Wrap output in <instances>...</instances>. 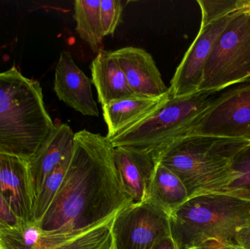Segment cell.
<instances>
[{
    "mask_svg": "<svg viewBox=\"0 0 250 249\" xmlns=\"http://www.w3.org/2000/svg\"><path fill=\"white\" fill-rule=\"evenodd\" d=\"M72 153L67 155L61 163L48 175L42 184L34 205L33 221L39 225L58 192L71 159Z\"/></svg>",
    "mask_w": 250,
    "mask_h": 249,
    "instance_id": "obj_22",
    "label": "cell"
},
{
    "mask_svg": "<svg viewBox=\"0 0 250 249\" xmlns=\"http://www.w3.org/2000/svg\"><path fill=\"white\" fill-rule=\"evenodd\" d=\"M189 199L180 178L158 162L150 184L147 200L170 216Z\"/></svg>",
    "mask_w": 250,
    "mask_h": 249,
    "instance_id": "obj_18",
    "label": "cell"
},
{
    "mask_svg": "<svg viewBox=\"0 0 250 249\" xmlns=\"http://www.w3.org/2000/svg\"><path fill=\"white\" fill-rule=\"evenodd\" d=\"M236 1L237 0H198L202 15L201 24H208L238 12Z\"/></svg>",
    "mask_w": 250,
    "mask_h": 249,
    "instance_id": "obj_23",
    "label": "cell"
},
{
    "mask_svg": "<svg viewBox=\"0 0 250 249\" xmlns=\"http://www.w3.org/2000/svg\"><path fill=\"white\" fill-rule=\"evenodd\" d=\"M237 11L243 13H250V0H237Z\"/></svg>",
    "mask_w": 250,
    "mask_h": 249,
    "instance_id": "obj_29",
    "label": "cell"
},
{
    "mask_svg": "<svg viewBox=\"0 0 250 249\" xmlns=\"http://www.w3.org/2000/svg\"><path fill=\"white\" fill-rule=\"evenodd\" d=\"M0 195L19 220L33 221L35 197L28 160L0 153Z\"/></svg>",
    "mask_w": 250,
    "mask_h": 249,
    "instance_id": "obj_10",
    "label": "cell"
},
{
    "mask_svg": "<svg viewBox=\"0 0 250 249\" xmlns=\"http://www.w3.org/2000/svg\"><path fill=\"white\" fill-rule=\"evenodd\" d=\"M170 97L167 93L160 97L132 96L113 101L102 106L108 127L107 137L111 139L135 125L155 112Z\"/></svg>",
    "mask_w": 250,
    "mask_h": 249,
    "instance_id": "obj_15",
    "label": "cell"
},
{
    "mask_svg": "<svg viewBox=\"0 0 250 249\" xmlns=\"http://www.w3.org/2000/svg\"><path fill=\"white\" fill-rule=\"evenodd\" d=\"M250 141L210 136H180L160 151L158 161L180 178L189 198L218 193L230 181L235 155Z\"/></svg>",
    "mask_w": 250,
    "mask_h": 249,
    "instance_id": "obj_3",
    "label": "cell"
},
{
    "mask_svg": "<svg viewBox=\"0 0 250 249\" xmlns=\"http://www.w3.org/2000/svg\"><path fill=\"white\" fill-rule=\"evenodd\" d=\"M239 12L201 24L196 38L184 56L170 80L168 88L171 97L187 96L199 91L206 64L216 41Z\"/></svg>",
    "mask_w": 250,
    "mask_h": 249,
    "instance_id": "obj_9",
    "label": "cell"
},
{
    "mask_svg": "<svg viewBox=\"0 0 250 249\" xmlns=\"http://www.w3.org/2000/svg\"><path fill=\"white\" fill-rule=\"evenodd\" d=\"M19 219L13 214L5 202L0 195V229L4 227L13 225L19 222Z\"/></svg>",
    "mask_w": 250,
    "mask_h": 249,
    "instance_id": "obj_25",
    "label": "cell"
},
{
    "mask_svg": "<svg viewBox=\"0 0 250 249\" xmlns=\"http://www.w3.org/2000/svg\"><path fill=\"white\" fill-rule=\"evenodd\" d=\"M114 249H153L170 237V216L148 200L125 207L111 225Z\"/></svg>",
    "mask_w": 250,
    "mask_h": 249,
    "instance_id": "obj_8",
    "label": "cell"
},
{
    "mask_svg": "<svg viewBox=\"0 0 250 249\" xmlns=\"http://www.w3.org/2000/svg\"><path fill=\"white\" fill-rule=\"evenodd\" d=\"M114 161L125 192L132 202L142 203L148 199L151 180L158 164L153 152L130 148H114Z\"/></svg>",
    "mask_w": 250,
    "mask_h": 249,
    "instance_id": "obj_13",
    "label": "cell"
},
{
    "mask_svg": "<svg viewBox=\"0 0 250 249\" xmlns=\"http://www.w3.org/2000/svg\"><path fill=\"white\" fill-rule=\"evenodd\" d=\"M197 249H242L236 245L225 244L216 241H207Z\"/></svg>",
    "mask_w": 250,
    "mask_h": 249,
    "instance_id": "obj_27",
    "label": "cell"
},
{
    "mask_svg": "<svg viewBox=\"0 0 250 249\" xmlns=\"http://www.w3.org/2000/svg\"><path fill=\"white\" fill-rule=\"evenodd\" d=\"M107 136L83 130L74 146L64 181L39 226L45 231L85 230L112 219L133 203L116 168Z\"/></svg>",
    "mask_w": 250,
    "mask_h": 249,
    "instance_id": "obj_1",
    "label": "cell"
},
{
    "mask_svg": "<svg viewBox=\"0 0 250 249\" xmlns=\"http://www.w3.org/2000/svg\"><path fill=\"white\" fill-rule=\"evenodd\" d=\"M64 234L44 230L34 221H19L0 229V249H48Z\"/></svg>",
    "mask_w": 250,
    "mask_h": 249,
    "instance_id": "obj_17",
    "label": "cell"
},
{
    "mask_svg": "<svg viewBox=\"0 0 250 249\" xmlns=\"http://www.w3.org/2000/svg\"><path fill=\"white\" fill-rule=\"evenodd\" d=\"M100 5L101 0L74 1L76 32L95 54L101 51L105 38L101 24Z\"/></svg>",
    "mask_w": 250,
    "mask_h": 249,
    "instance_id": "obj_19",
    "label": "cell"
},
{
    "mask_svg": "<svg viewBox=\"0 0 250 249\" xmlns=\"http://www.w3.org/2000/svg\"><path fill=\"white\" fill-rule=\"evenodd\" d=\"M218 193L250 201V141L235 155L230 181Z\"/></svg>",
    "mask_w": 250,
    "mask_h": 249,
    "instance_id": "obj_21",
    "label": "cell"
},
{
    "mask_svg": "<svg viewBox=\"0 0 250 249\" xmlns=\"http://www.w3.org/2000/svg\"><path fill=\"white\" fill-rule=\"evenodd\" d=\"M250 225V201L211 193L188 199L170 215V238L177 249H197L207 241L236 245Z\"/></svg>",
    "mask_w": 250,
    "mask_h": 249,
    "instance_id": "obj_4",
    "label": "cell"
},
{
    "mask_svg": "<svg viewBox=\"0 0 250 249\" xmlns=\"http://www.w3.org/2000/svg\"><path fill=\"white\" fill-rule=\"evenodd\" d=\"M220 92L198 91L187 96H170L155 112L110 140L114 148L146 151L158 156L162 149L185 134Z\"/></svg>",
    "mask_w": 250,
    "mask_h": 249,
    "instance_id": "obj_5",
    "label": "cell"
},
{
    "mask_svg": "<svg viewBox=\"0 0 250 249\" xmlns=\"http://www.w3.org/2000/svg\"><path fill=\"white\" fill-rule=\"evenodd\" d=\"M250 80V13H237L206 64L199 91L221 92Z\"/></svg>",
    "mask_w": 250,
    "mask_h": 249,
    "instance_id": "obj_6",
    "label": "cell"
},
{
    "mask_svg": "<svg viewBox=\"0 0 250 249\" xmlns=\"http://www.w3.org/2000/svg\"><path fill=\"white\" fill-rule=\"evenodd\" d=\"M235 244L242 249H250V225L242 228L237 232Z\"/></svg>",
    "mask_w": 250,
    "mask_h": 249,
    "instance_id": "obj_26",
    "label": "cell"
},
{
    "mask_svg": "<svg viewBox=\"0 0 250 249\" xmlns=\"http://www.w3.org/2000/svg\"><path fill=\"white\" fill-rule=\"evenodd\" d=\"M134 95L155 98L168 93V88L149 53L135 47L113 51Z\"/></svg>",
    "mask_w": 250,
    "mask_h": 249,
    "instance_id": "obj_12",
    "label": "cell"
},
{
    "mask_svg": "<svg viewBox=\"0 0 250 249\" xmlns=\"http://www.w3.org/2000/svg\"><path fill=\"white\" fill-rule=\"evenodd\" d=\"M153 249H177L170 237L165 238L158 243Z\"/></svg>",
    "mask_w": 250,
    "mask_h": 249,
    "instance_id": "obj_28",
    "label": "cell"
},
{
    "mask_svg": "<svg viewBox=\"0 0 250 249\" xmlns=\"http://www.w3.org/2000/svg\"></svg>",
    "mask_w": 250,
    "mask_h": 249,
    "instance_id": "obj_30",
    "label": "cell"
},
{
    "mask_svg": "<svg viewBox=\"0 0 250 249\" xmlns=\"http://www.w3.org/2000/svg\"><path fill=\"white\" fill-rule=\"evenodd\" d=\"M75 134L67 124L55 125L33 156L28 160L35 200L48 175L73 152Z\"/></svg>",
    "mask_w": 250,
    "mask_h": 249,
    "instance_id": "obj_14",
    "label": "cell"
},
{
    "mask_svg": "<svg viewBox=\"0 0 250 249\" xmlns=\"http://www.w3.org/2000/svg\"><path fill=\"white\" fill-rule=\"evenodd\" d=\"M91 71L92 82L102 106L117 99L135 96L113 51L101 49L92 61Z\"/></svg>",
    "mask_w": 250,
    "mask_h": 249,
    "instance_id": "obj_16",
    "label": "cell"
},
{
    "mask_svg": "<svg viewBox=\"0 0 250 249\" xmlns=\"http://www.w3.org/2000/svg\"><path fill=\"white\" fill-rule=\"evenodd\" d=\"M226 89L183 135L250 140V80Z\"/></svg>",
    "mask_w": 250,
    "mask_h": 249,
    "instance_id": "obj_7",
    "label": "cell"
},
{
    "mask_svg": "<svg viewBox=\"0 0 250 249\" xmlns=\"http://www.w3.org/2000/svg\"><path fill=\"white\" fill-rule=\"evenodd\" d=\"M114 218L85 230L67 232L48 249H112Z\"/></svg>",
    "mask_w": 250,
    "mask_h": 249,
    "instance_id": "obj_20",
    "label": "cell"
},
{
    "mask_svg": "<svg viewBox=\"0 0 250 249\" xmlns=\"http://www.w3.org/2000/svg\"><path fill=\"white\" fill-rule=\"evenodd\" d=\"M123 6L119 0H101L100 14L104 36L114 35L120 23Z\"/></svg>",
    "mask_w": 250,
    "mask_h": 249,
    "instance_id": "obj_24",
    "label": "cell"
},
{
    "mask_svg": "<svg viewBox=\"0 0 250 249\" xmlns=\"http://www.w3.org/2000/svg\"><path fill=\"white\" fill-rule=\"evenodd\" d=\"M54 127L39 82L15 67L0 73V153L29 160Z\"/></svg>",
    "mask_w": 250,
    "mask_h": 249,
    "instance_id": "obj_2",
    "label": "cell"
},
{
    "mask_svg": "<svg viewBox=\"0 0 250 249\" xmlns=\"http://www.w3.org/2000/svg\"><path fill=\"white\" fill-rule=\"evenodd\" d=\"M92 80L76 65L69 51L60 53L56 66L54 91L60 100L86 116L98 117Z\"/></svg>",
    "mask_w": 250,
    "mask_h": 249,
    "instance_id": "obj_11",
    "label": "cell"
}]
</instances>
